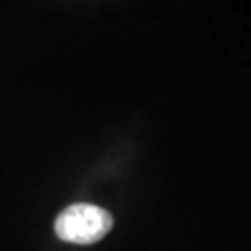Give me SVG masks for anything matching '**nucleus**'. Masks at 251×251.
Here are the masks:
<instances>
[{"mask_svg": "<svg viewBox=\"0 0 251 251\" xmlns=\"http://www.w3.org/2000/svg\"><path fill=\"white\" fill-rule=\"evenodd\" d=\"M114 225L112 214L97 205H69L54 222L56 236L71 244H95L102 240Z\"/></svg>", "mask_w": 251, "mask_h": 251, "instance_id": "1", "label": "nucleus"}]
</instances>
